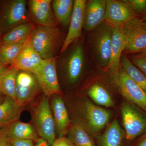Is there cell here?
Wrapping results in <instances>:
<instances>
[{
	"label": "cell",
	"instance_id": "d4e9b609",
	"mask_svg": "<svg viewBox=\"0 0 146 146\" xmlns=\"http://www.w3.org/2000/svg\"><path fill=\"white\" fill-rule=\"evenodd\" d=\"M27 42L25 44H2L0 48V64L6 67L9 65L11 66L13 65Z\"/></svg>",
	"mask_w": 146,
	"mask_h": 146
},
{
	"label": "cell",
	"instance_id": "d6986e66",
	"mask_svg": "<svg viewBox=\"0 0 146 146\" xmlns=\"http://www.w3.org/2000/svg\"><path fill=\"white\" fill-rule=\"evenodd\" d=\"M52 108L56 129L59 137H63L70 125V119L67 108L61 98L57 96L53 98Z\"/></svg>",
	"mask_w": 146,
	"mask_h": 146
},
{
	"label": "cell",
	"instance_id": "7c38bea8",
	"mask_svg": "<svg viewBox=\"0 0 146 146\" xmlns=\"http://www.w3.org/2000/svg\"><path fill=\"white\" fill-rule=\"evenodd\" d=\"M86 3L87 1L86 0L74 1V8L69 30L60 50V54L65 52L72 43L81 36L82 29L83 28L84 16Z\"/></svg>",
	"mask_w": 146,
	"mask_h": 146
},
{
	"label": "cell",
	"instance_id": "836d02e7",
	"mask_svg": "<svg viewBox=\"0 0 146 146\" xmlns=\"http://www.w3.org/2000/svg\"><path fill=\"white\" fill-rule=\"evenodd\" d=\"M135 146H146V132L141 136Z\"/></svg>",
	"mask_w": 146,
	"mask_h": 146
},
{
	"label": "cell",
	"instance_id": "5b68a950",
	"mask_svg": "<svg viewBox=\"0 0 146 146\" xmlns=\"http://www.w3.org/2000/svg\"><path fill=\"white\" fill-rule=\"evenodd\" d=\"M36 130L41 138L52 146L55 139L56 126L48 98L43 96L34 113Z\"/></svg>",
	"mask_w": 146,
	"mask_h": 146
},
{
	"label": "cell",
	"instance_id": "8fae6325",
	"mask_svg": "<svg viewBox=\"0 0 146 146\" xmlns=\"http://www.w3.org/2000/svg\"><path fill=\"white\" fill-rule=\"evenodd\" d=\"M51 0L29 1L30 16L38 25L56 27L57 21L52 8Z\"/></svg>",
	"mask_w": 146,
	"mask_h": 146
},
{
	"label": "cell",
	"instance_id": "e575fe53",
	"mask_svg": "<svg viewBox=\"0 0 146 146\" xmlns=\"http://www.w3.org/2000/svg\"><path fill=\"white\" fill-rule=\"evenodd\" d=\"M35 146H50L48 142L43 138H39V140L36 142Z\"/></svg>",
	"mask_w": 146,
	"mask_h": 146
},
{
	"label": "cell",
	"instance_id": "277c9868",
	"mask_svg": "<svg viewBox=\"0 0 146 146\" xmlns=\"http://www.w3.org/2000/svg\"><path fill=\"white\" fill-rule=\"evenodd\" d=\"M131 103L124 102L121 108L126 139L132 141L146 132V113Z\"/></svg>",
	"mask_w": 146,
	"mask_h": 146
},
{
	"label": "cell",
	"instance_id": "ab89813d",
	"mask_svg": "<svg viewBox=\"0 0 146 146\" xmlns=\"http://www.w3.org/2000/svg\"><path fill=\"white\" fill-rule=\"evenodd\" d=\"M140 24L141 26L144 29H146V23H143V22H142L140 19Z\"/></svg>",
	"mask_w": 146,
	"mask_h": 146
},
{
	"label": "cell",
	"instance_id": "603a6c76",
	"mask_svg": "<svg viewBox=\"0 0 146 146\" xmlns=\"http://www.w3.org/2000/svg\"><path fill=\"white\" fill-rule=\"evenodd\" d=\"M54 13L57 22L63 26H67L70 21L74 1L72 0H54L52 1Z\"/></svg>",
	"mask_w": 146,
	"mask_h": 146
},
{
	"label": "cell",
	"instance_id": "30bf717a",
	"mask_svg": "<svg viewBox=\"0 0 146 146\" xmlns=\"http://www.w3.org/2000/svg\"><path fill=\"white\" fill-rule=\"evenodd\" d=\"M39 84L31 73L18 72L16 78V95L17 102L25 106L31 101L38 93Z\"/></svg>",
	"mask_w": 146,
	"mask_h": 146
},
{
	"label": "cell",
	"instance_id": "4fadbf2b",
	"mask_svg": "<svg viewBox=\"0 0 146 146\" xmlns=\"http://www.w3.org/2000/svg\"><path fill=\"white\" fill-rule=\"evenodd\" d=\"M112 33V25L105 22L100 27L95 37V48L100 63L104 67H108L110 61Z\"/></svg>",
	"mask_w": 146,
	"mask_h": 146
},
{
	"label": "cell",
	"instance_id": "1f68e13d",
	"mask_svg": "<svg viewBox=\"0 0 146 146\" xmlns=\"http://www.w3.org/2000/svg\"><path fill=\"white\" fill-rule=\"evenodd\" d=\"M12 146H34L33 141L31 140H15L11 141Z\"/></svg>",
	"mask_w": 146,
	"mask_h": 146
},
{
	"label": "cell",
	"instance_id": "d590c367",
	"mask_svg": "<svg viewBox=\"0 0 146 146\" xmlns=\"http://www.w3.org/2000/svg\"><path fill=\"white\" fill-rule=\"evenodd\" d=\"M9 68L6 67H0V80L2 78L3 76L6 72L8 70Z\"/></svg>",
	"mask_w": 146,
	"mask_h": 146
},
{
	"label": "cell",
	"instance_id": "3957f363",
	"mask_svg": "<svg viewBox=\"0 0 146 146\" xmlns=\"http://www.w3.org/2000/svg\"><path fill=\"white\" fill-rule=\"evenodd\" d=\"M112 79L123 97L146 112V92L129 77L121 67L112 72Z\"/></svg>",
	"mask_w": 146,
	"mask_h": 146
},
{
	"label": "cell",
	"instance_id": "4dcf8cb0",
	"mask_svg": "<svg viewBox=\"0 0 146 146\" xmlns=\"http://www.w3.org/2000/svg\"><path fill=\"white\" fill-rule=\"evenodd\" d=\"M51 146H74L69 138L59 137L56 139Z\"/></svg>",
	"mask_w": 146,
	"mask_h": 146
},
{
	"label": "cell",
	"instance_id": "52a82bcc",
	"mask_svg": "<svg viewBox=\"0 0 146 146\" xmlns=\"http://www.w3.org/2000/svg\"><path fill=\"white\" fill-rule=\"evenodd\" d=\"M80 112L86 127L85 128L94 134L102 129L111 117L108 110L97 106L87 100L82 102Z\"/></svg>",
	"mask_w": 146,
	"mask_h": 146
},
{
	"label": "cell",
	"instance_id": "5bb4252c",
	"mask_svg": "<svg viewBox=\"0 0 146 146\" xmlns=\"http://www.w3.org/2000/svg\"><path fill=\"white\" fill-rule=\"evenodd\" d=\"M106 1L93 0L85 6L83 28L87 31L96 29L104 20Z\"/></svg>",
	"mask_w": 146,
	"mask_h": 146
},
{
	"label": "cell",
	"instance_id": "484cf974",
	"mask_svg": "<svg viewBox=\"0 0 146 146\" xmlns=\"http://www.w3.org/2000/svg\"><path fill=\"white\" fill-rule=\"evenodd\" d=\"M18 72L17 69L10 67L0 80V91L16 102V78Z\"/></svg>",
	"mask_w": 146,
	"mask_h": 146
},
{
	"label": "cell",
	"instance_id": "cb8c5ba5",
	"mask_svg": "<svg viewBox=\"0 0 146 146\" xmlns=\"http://www.w3.org/2000/svg\"><path fill=\"white\" fill-rule=\"evenodd\" d=\"M68 138L74 146H96L90 133L78 123H75L71 127Z\"/></svg>",
	"mask_w": 146,
	"mask_h": 146
},
{
	"label": "cell",
	"instance_id": "9c48e42d",
	"mask_svg": "<svg viewBox=\"0 0 146 146\" xmlns=\"http://www.w3.org/2000/svg\"><path fill=\"white\" fill-rule=\"evenodd\" d=\"M137 18L126 1H106L104 20L110 25L121 27Z\"/></svg>",
	"mask_w": 146,
	"mask_h": 146
},
{
	"label": "cell",
	"instance_id": "8992f818",
	"mask_svg": "<svg viewBox=\"0 0 146 146\" xmlns=\"http://www.w3.org/2000/svg\"><path fill=\"white\" fill-rule=\"evenodd\" d=\"M33 74L45 96L48 98L54 95H61L55 58L44 59Z\"/></svg>",
	"mask_w": 146,
	"mask_h": 146
},
{
	"label": "cell",
	"instance_id": "6da1fadb",
	"mask_svg": "<svg viewBox=\"0 0 146 146\" xmlns=\"http://www.w3.org/2000/svg\"><path fill=\"white\" fill-rule=\"evenodd\" d=\"M63 41L62 34L56 27H35L29 42L43 59L54 58Z\"/></svg>",
	"mask_w": 146,
	"mask_h": 146
},
{
	"label": "cell",
	"instance_id": "7a4b0ae2",
	"mask_svg": "<svg viewBox=\"0 0 146 146\" xmlns=\"http://www.w3.org/2000/svg\"><path fill=\"white\" fill-rule=\"evenodd\" d=\"M27 2L25 0L0 1V36L14 27L28 22Z\"/></svg>",
	"mask_w": 146,
	"mask_h": 146
},
{
	"label": "cell",
	"instance_id": "f546056e",
	"mask_svg": "<svg viewBox=\"0 0 146 146\" xmlns=\"http://www.w3.org/2000/svg\"><path fill=\"white\" fill-rule=\"evenodd\" d=\"M129 58L131 61L146 75V57L138 54H132Z\"/></svg>",
	"mask_w": 146,
	"mask_h": 146
},
{
	"label": "cell",
	"instance_id": "f1b7e54d",
	"mask_svg": "<svg viewBox=\"0 0 146 146\" xmlns=\"http://www.w3.org/2000/svg\"><path fill=\"white\" fill-rule=\"evenodd\" d=\"M137 14H143L146 13V0H128L126 1Z\"/></svg>",
	"mask_w": 146,
	"mask_h": 146
},
{
	"label": "cell",
	"instance_id": "d6a6232c",
	"mask_svg": "<svg viewBox=\"0 0 146 146\" xmlns=\"http://www.w3.org/2000/svg\"><path fill=\"white\" fill-rule=\"evenodd\" d=\"M0 146H12L11 142L0 132Z\"/></svg>",
	"mask_w": 146,
	"mask_h": 146
},
{
	"label": "cell",
	"instance_id": "60d3db41",
	"mask_svg": "<svg viewBox=\"0 0 146 146\" xmlns=\"http://www.w3.org/2000/svg\"><path fill=\"white\" fill-rule=\"evenodd\" d=\"M1 37L0 36V48H1Z\"/></svg>",
	"mask_w": 146,
	"mask_h": 146
},
{
	"label": "cell",
	"instance_id": "7402d4cb",
	"mask_svg": "<svg viewBox=\"0 0 146 146\" xmlns=\"http://www.w3.org/2000/svg\"><path fill=\"white\" fill-rule=\"evenodd\" d=\"M125 133L117 120L112 122L98 140V146H124Z\"/></svg>",
	"mask_w": 146,
	"mask_h": 146
},
{
	"label": "cell",
	"instance_id": "4316f807",
	"mask_svg": "<svg viewBox=\"0 0 146 146\" xmlns=\"http://www.w3.org/2000/svg\"><path fill=\"white\" fill-rule=\"evenodd\" d=\"M120 64L129 77L146 92V75L133 65L125 55H121Z\"/></svg>",
	"mask_w": 146,
	"mask_h": 146
},
{
	"label": "cell",
	"instance_id": "e0dca14e",
	"mask_svg": "<svg viewBox=\"0 0 146 146\" xmlns=\"http://www.w3.org/2000/svg\"><path fill=\"white\" fill-rule=\"evenodd\" d=\"M111 57L107 68L112 72L117 70L120 68L122 53L124 50L125 40L124 35L119 27L112 26Z\"/></svg>",
	"mask_w": 146,
	"mask_h": 146
},
{
	"label": "cell",
	"instance_id": "8d00e7d4",
	"mask_svg": "<svg viewBox=\"0 0 146 146\" xmlns=\"http://www.w3.org/2000/svg\"><path fill=\"white\" fill-rule=\"evenodd\" d=\"M6 96L0 91V106L1 105L5 100Z\"/></svg>",
	"mask_w": 146,
	"mask_h": 146
},
{
	"label": "cell",
	"instance_id": "83f0119b",
	"mask_svg": "<svg viewBox=\"0 0 146 146\" xmlns=\"http://www.w3.org/2000/svg\"><path fill=\"white\" fill-rule=\"evenodd\" d=\"M88 94L91 99L97 104L106 107L114 105V101L108 91L103 86L94 84L89 88Z\"/></svg>",
	"mask_w": 146,
	"mask_h": 146
},
{
	"label": "cell",
	"instance_id": "ffe728a7",
	"mask_svg": "<svg viewBox=\"0 0 146 146\" xmlns=\"http://www.w3.org/2000/svg\"><path fill=\"white\" fill-rule=\"evenodd\" d=\"M24 107L9 97L6 96L4 101L0 106V128L18 121Z\"/></svg>",
	"mask_w": 146,
	"mask_h": 146
},
{
	"label": "cell",
	"instance_id": "44dd1931",
	"mask_svg": "<svg viewBox=\"0 0 146 146\" xmlns=\"http://www.w3.org/2000/svg\"><path fill=\"white\" fill-rule=\"evenodd\" d=\"M34 27V25L29 22L16 26L2 36V44H25L28 42L30 35Z\"/></svg>",
	"mask_w": 146,
	"mask_h": 146
},
{
	"label": "cell",
	"instance_id": "b9f144b4",
	"mask_svg": "<svg viewBox=\"0 0 146 146\" xmlns=\"http://www.w3.org/2000/svg\"><path fill=\"white\" fill-rule=\"evenodd\" d=\"M5 67V66H3V65H2L1 64H0V67Z\"/></svg>",
	"mask_w": 146,
	"mask_h": 146
},
{
	"label": "cell",
	"instance_id": "9a60e30c",
	"mask_svg": "<svg viewBox=\"0 0 146 146\" xmlns=\"http://www.w3.org/2000/svg\"><path fill=\"white\" fill-rule=\"evenodd\" d=\"M0 132L11 141L21 139L39 140L36 129L31 124L17 121L9 125L0 128Z\"/></svg>",
	"mask_w": 146,
	"mask_h": 146
},
{
	"label": "cell",
	"instance_id": "ba28073f",
	"mask_svg": "<svg viewBox=\"0 0 146 146\" xmlns=\"http://www.w3.org/2000/svg\"><path fill=\"white\" fill-rule=\"evenodd\" d=\"M119 27L124 35L125 46L124 51L136 54L146 48V29L141 26L140 19L136 18Z\"/></svg>",
	"mask_w": 146,
	"mask_h": 146
},
{
	"label": "cell",
	"instance_id": "ac0fdd59",
	"mask_svg": "<svg viewBox=\"0 0 146 146\" xmlns=\"http://www.w3.org/2000/svg\"><path fill=\"white\" fill-rule=\"evenodd\" d=\"M84 64V52L83 47L78 45L70 54L66 64V72L69 81L74 83L81 75Z\"/></svg>",
	"mask_w": 146,
	"mask_h": 146
},
{
	"label": "cell",
	"instance_id": "74e56055",
	"mask_svg": "<svg viewBox=\"0 0 146 146\" xmlns=\"http://www.w3.org/2000/svg\"><path fill=\"white\" fill-rule=\"evenodd\" d=\"M136 54H138L139 55L141 56L146 57V48L145 49L142 50V51L138 52V53Z\"/></svg>",
	"mask_w": 146,
	"mask_h": 146
},
{
	"label": "cell",
	"instance_id": "f35d334b",
	"mask_svg": "<svg viewBox=\"0 0 146 146\" xmlns=\"http://www.w3.org/2000/svg\"><path fill=\"white\" fill-rule=\"evenodd\" d=\"M142 22L146 23V13L142 16V18L140 19Z\"/></svg>",
	"mask_w": 146,
	"mask_h": 146
},
{
	"label": "cell",
	"instance_id": "2e32d148",
	"mask_svg": "<svg viewBox=\"0 0 146 146\" xmlns=\"http://www.w3.org/2000/svg\"><path fill=\"white\" fill-rule=\"evenodd\" d=\"M43 60L28 41L16 62L11 67L19 71H24L33 74L41 65Z\"/></svg>",
	"mask_w": 146,
	"mask_h": 146
}]
</instances>
